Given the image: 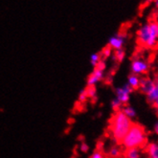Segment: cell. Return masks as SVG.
Here are the masks:
<instances>
[{"mask_svg": "<svg viewBox=\"0 0 158 158\" xmlns=\"http://www.w3.org/2000/svg\"><path fill=\"white\" fill-rule=\"evenodd\" d=\"M132 124V121L120 109L112 115L109 121V132L117 143H121Z\"/></svg>", "mask_w": 158, "mask_h": 158, "instance_id": "cell-1", "label": "cell"}, {"mask_svg": "<svg viewBox=\"0 0 158 158\" xmlns=\"http://www.w3.org/2000/svg\"><path fill=\"white\" fill-rule=\"evenodd\" d=\"M137 40L144 48H156L158 46V22L150 21L141 26L137 32Z\"/></svg>", "mask_w": 158, "mask_h": 158, "instance_id": "cell-2", "label": "cell"}, {"mask_svg": "<svg viewBox=\"0 0 158 158\" xmlns=\"http://www.w3.org/2000/svg\"><path fill=\"white\" fill-rule=\"evenodd\" d=\"M147 143V133L144 127L139 124H132L131 127L121 142L122 146L128 148H141Z\"/></svg>", "mask_w": 158, "mask_h": 158, "instance_id": "cell-3", "label": "cell"}, {"mask_svg": "<svg viewBox=\"0 0 158 158\" xmlns=\"http://www.w3.org/2000/svg\"><path fill=\"white\" fill-rule=\"evenodd\" d=\"M148 69H150V66H148V63L146 60L142 58H135L132 60L131 64V70L134 75H144L148 71Z\"/></svg>", "mask_w": 158, "mask_h": 158, "instance_id": "cell-4", "label": "cell"}, {"mask_svg": "<svg viewBox=\"0 0 158 158\" xmlns=\"http://www.w3.org/2000/svg\"><path fill=\"white\" fill-rule=\"evenodd\" d=\"M131 92H132V89L127 85L118 87L116 89V99L124 106L128 103L129 99H131Z\"/></svg>", "mask_w": 158, "mask_h": 158, "instance_id": "cell-5", "label": "cell"}, {"mask_svg": "<svg viewBox=\"0 0 158 158\" xmlns=\"http://www.w3.org/2000/svg\"><path fill=\"white\" fill-rule=\"evenodd\" d=\"M125 43V36L122 34H117L113 36H111L108 40V46L111 50H121L123 48Z\"/></svg>", "mask_w": 158, "mask_h": 158, "instance_id": "cell-6", "label": "cell"}, {"mask_svg": "<svg viewBox=\"0 0 158 158\" xmlns=\"http://www.w3.org/2000/svg\"><path fill=\"white\" fill-rule=\"evenodd\" d=\"M104 78V71L99 68L94 69L87 79V86H95V85Z\"/></svg>", "mask_w": 158, "mask_h": 158, "instance_id": "cell-7", "label": "cell"}, {"mask_svg": "<svg viewBox=\"0 0 158 158\" xmlns=\"http://www.w3.org/2000/svg\"><path fill=\"white\" fill-rule=\"evenodd\" d=\"M157 85V83L154 82L152 80L148 79V78H145V79H141V83H140V88L142 90V92H144L145 94H147L148 92H150L152 88H154Z\"/></svg>", "mask_w": 158, "mask_h": 158, "instance_id": "cell-8", "label": "cell"}, {"mask_svg": "<svg viewBox=\"0 0 158 158\" xmlns=\"http://www.w3.org/2000/svg\"><path fill=\"white\" fill-rule=\"evenodd\" d=\"M146 153L148 154V158H158V143L152 142L148 144L146 148Z\"/></svg>", "mask_w": 158, "mask_h": 158, "instance_id": "cell-9", "label": "cell"}, {"mask_svg": "<svg viewBox=\"0 0 158 158\" xmlns=\"http://www.w3.org/2000/svg\"><path fill=\"white\" fill-rule=\"evenodd\" d=\"M140 83H141V78L139 76L134 75V74H131V75L128 76L127 85L131 87L132 90L133 89H138L139 87H140Z\"/></svg>", "mask_w": 158, "mask_h": 158, "instance_id": "cell-10", "label": "cell"}, {"mask_svg": "<svg viewBox=\"0 0 158 158\" xmlns=\"http://www.w3.org/2000/svg\"><path fill=\"white\" fill-rule=\"evenodd\" d=\"M126 158H141L140 148H128L125 152Z\"/></svg>", "mask_w": 158, "mask_h": 158, "instance_id": "cell-11", "label": "cell"}, {"mask_svg": "<svg viewBox=\"0 0 158 158\" xmlns=\"http://www.w3.org/2000/svg\"><path fill=\"white\" fill-rule=\"evenodd\" d=\"M122 111H123V113L131 120L136 117V110L131 106H125L123 107Z\"/></svg>", "mask_w": 158, "mask_h": 158, "instance_id": "cell-12", "label": "cell"}, {"mask_svg": "<svg viewBox=\"0 0 158 158\" xmlns=\"http://www.w3.org/2000/svg\"><path fill=\"white\" fill-rule=\"evenodd\" d=\"M108 154H109V156H110L111 158H118V157L121 156V154H122V151H121V148H120L114 146V147H112V148H111L110 150H109Z\"/></svg>", "mask_w": 158, "mask_h": 158, "instance_id": "cell-13", "label": "cell"}, {"mask_svg": "<svg viewBox=\"0 0 158 158\" xmlns=\"http://www.w3.org/2000/svg\"><path fill=\"white\" fill-rule=\"evenodd\" d=\"M101 60H102V59H101V54L95 53V54H92L91 55V57H90V62H91V64H92L93 66L96 67Z\"/></svg>", "mask_w": 158, "mask_h": 158, "instance_id": "cell-14", "label": "cell"}, {"mask_svg": "<svg viewBox=\"0 0 158 158\" xmlns=\"http://www.w3.org/2000/svg\"><path fill=\"white\" fill-rule=\"evenodd\" d=\"M114 59L121 62V61H123L124 59H125V51L123 49H121V50H116L114 52Z\"/></svg>", "mask_w": 158, "mask_h": 158, "instance_id": "cell-15", "label": "cell"}, {"mask_svg": "<svg viewBox=\"0 0 158 158\" xmlns=\"http://www.w3.org/2000/svg\"><path fill=\"white\" fill-rule=\"evenodd\" d=\"M87 98H95L96 97V87L95 86H87L85 88Z\"/></svg>", "mask_w": 158, "mask_h": 158, "instance_id": "cell-16", "label": "cell"}, {"mask_svg": "<svg viewBox=\"0 0 158 158\" xmlns=\"http://www.w3.org/2000/svg\"><path fill=\"white\" fill-rule=\"evenodd\" d=\"M122 104L120 103V102L115 98V99H113L112 100V102H111V106H112V108L114 109V110H116V111H118V110H120V108L122 107Z\"/></svg>", "mask_w": 158, "mask_h": 158, "instance_id": "cell-17", "label": "cell"}, {"mask_svg": "<svg viewBox=\"0 0 158 158\" xmlns=\"http://www.w3.org/2000/svg\"><path fill=\"white\" fill-rule=\"evenodd\" d=\"M86 99H87V94H86V91H85V89H82L81 92H80V94H79V100H80V102H85L86 101Z\"/></svg>", "mask_w": 158, "mask_h": 158, "instance_id": "cell-18", "label": "cell"}, {"mask_svg": "<svg viewBox=\"0 0 158 158\" xmlns=\"http://www.w3.org/2000/svg\"><path fill=\"white\" fill-rule=\"evenodd\" d=\"M90 158H105V154L102 152L101 151L97 150V151H95L94 152L91 154Z\"/></svg>", "mask_w": 158, "mask_h": 158, "instance_id": "cell-19", "label": "cell"}, {"mask_svg": "<svg viewBox=\"0 0 158 158\" xmlns=\"http://www.w3.org/2000/svg\"><path fill=\"white\" fill-rule=\"evenodd\" d=\"M102 54H103L104 57H106V58L109 57V56L111 55V48L109 47V46H106V47H105L103 49V51H102Z\"/></svg>", "mask_w": 158, "mask_h": 158, "instance_id": "cell-20", "label": "cell"}, {"mask_svg": "<svg viewBox=\"0 0 158 158\" xmlns=\"http://www.w3.org/2000/svg\"><path fill=\"white\" fill-rule=\"evenodd\" d=\"M88 150H89L88 145H87L86 143H85V142H82V143L81 144V151L83 152H87Z\"/></svg>", "mask_w": 158, "mask_h": 158, "instance_id": "cell-21", "label": "cell"}, {"mask_svg": "<svg viewBox=\"0 0 158 158\" xmlns=\"http://www.w3.org/2000/svg\"><path fill=\"white\" fill-rule=\"evenodd\" d=\"M153 106H155L156 110L158 111V85H157V93H156V98H155V101L153 103Z\"/></svg>", "mask_w": 158, "mask_h": 158, "instance_id": "cell-22", "label": "cell"}, {"mask_svg": "<svg viewBox=\"0 0 158 158\" xmlns=\"http://www.w3.org/2000/svg\"><path fill=\"white\" fill-rule=\"evenodd\" d=\"M153 131H154L155 134L158 135V121H157V122H156V123L154 124V126H153Z\"/></svg>", "mask_w": 158, "mask_h": 158, "instance_id": "cell-23", "label": "cell"}, {"mask_svg": "<svg viewBox=\"0 0 158 158\" xmlns=\"http://www.w3.org/2000/svg\"><path fill=\"white\" fill-rule=\"evenodd\" d=\"M155 6H156V8H158V0H156V1H155Z\"/></svg>", "mask_w": 158, "mask_h": 158, "instance_id": "cell-24", "label": "cell"}, {"mask_svg": "<svg viewBox=\"0 0 158 158\" xmlns=\"http://www.w3.org/2000/svg\"><path fill=\"white\" fill-rule=\"evenodd\" d=\"M156 83H157V85H158V76H157V82H156Z\"/></svg>", "mask_w": 158, "mask_h": 158, "instance_id": "cell-25", "label": "cell"}]
</instances>
